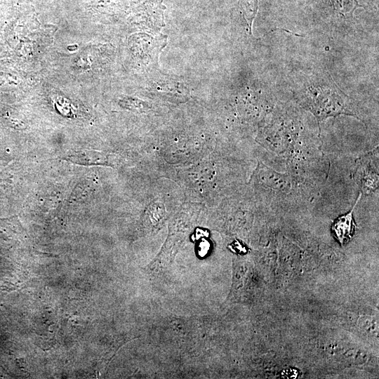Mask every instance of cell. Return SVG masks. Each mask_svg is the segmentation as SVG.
Masks as SVG:
<instances>
[{"label":"cell","mask_w":379,"mask_h":379,"mask_svg":"<svg viewBox=\"0 0 379 379\" xmlns=\"http://www.w3.org/2000/svg\"><path fill=\"white\" fill-rule=\"evenodd\" d=\"M304 103L319 121L339 114L354 115L348 105V98L331 79L307 87Z\"/></svg>","instance_id":"cell-1"},{"label":"cell","mask_w":379,"mask_h":379,"mask_svg":"<svg viewBox=\"0 0 379 379\" xmlns=\"http://www.w3.org/2000/svg\"><path fill=\"white\" fill-rule=\"evenodd\" d=\"M361 197V194L359 193L352 209L346 214L338 217L332 226V230L342 246L350 241L354 234L356 225L353 218V212Z\"/></svg>","instance_id":"cell-2"},{"label":"cell","mask_w":379,"mask_h":379,"mask_svg":"<svg viewBox=\"0 0 379 379\" xmlns=\"http://www.w3.org/2000/svg\"><path fill=\"white\" fill-rule=\"evenodd\" d=\"M245 19L251 29L253 19L258 11V0H239Z\"/></svg>","instance_id":"cell-3"},{"label":"cell","mask_w":379,"mask_h":379,"mask_svg":"<svg viewBox=\"0 0 379 379\" xmlns=\"http://www.w3.org/2000/svg\"><path fill=\"white\" fill-rule=\"evenodd\" d=\"M335 8L341 13H347L358 6L357 0H331Z\"/></svg>","instance_id":"cell-4"},{"label":"cell","mask_w":379,"mask_h":379,"mask_svg":"<svg viewBox=\"0 0 379 379\" xmlns=\"http://www.w3.org/2000/svg\"><path fill=\"white\" fill-rule=\"evenodd\" d=\"M297 375L298 373H297L296 370H293V369H290V370L287 369L284 371L282 373V376L287 378H296Z\"/></svg>","instance_id":"cell-5"}]
</instances>
